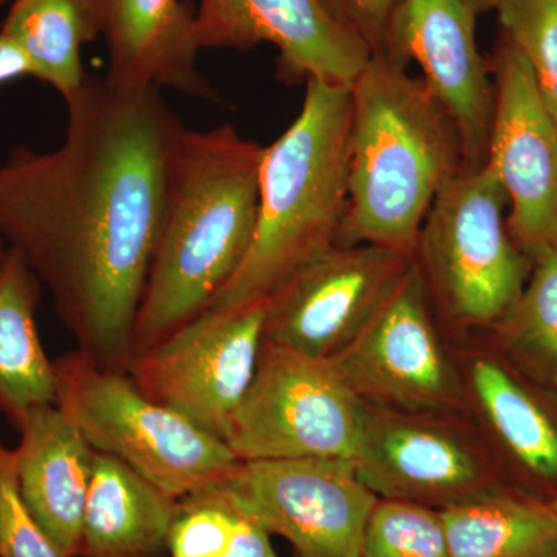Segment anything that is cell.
<instances>
[{"mask_svg": "<svg viewBox=\"0 0 557 557\" xmlns=\"http://www.w3.org/2000/svg\"><path fill=\"white\" fill-rule=\"evenodd\" d=\"M60 148L0 164V239L49 288L78 350L126 372L182 124L159 89L87 76Z\"/></svg>", "mask_w": 557, "mask_h": 557, "instance_id": "6da1fadb", "label": "cell"}, {"mask_svg": "<svg viewBox=\"0 0 557 557\" xmlns=\"http://www.w3.org/2000/svg\"><path fill=\"white\" fill-rule=\"evenodd\" d=\"M262 157L231 124L183 132L131 357L208 310L239 271L258 225Z\"/></svg>", "mask_w": 557, "mask_h": 557, "instance_id": "7a4b0ae2", "label": "cell"}, {"mask_svg": "<svg viewBox=\"0 0 557 557\" xmlns=\"http://www.w3.org/2000/svg\"><path fill=\"white\" fill-rule=\"evenodd\" d=\"M350 91L348 205L336 245L412 259L435 197L465 170L460 135L423 78L387 54H372Z\"/></svg>", "mask_w": 557, "mask_h": 557, "instance_id": "3957f363", "label": "cell"}, {"mask_svg": "<svg viewBox=\"0 0 557 557\" xmlns=\"http://www.w3.org/2000/svg\"><path fill=\"white\" fill-rule=\"evenodd\" d=\"M350 121V87L307 81L299 115L263 148L247 258L208 309L269 299L296 270L335 247L348 205Z\"/></svg>", "mask_w": 557, "mask_h": 557, "instance_id": "277c9868", "label": "cell"}, {"mask_svg": "<svg viewBox=\"0 0 557 557\" xmlns=\"http://www.w3.org/2000/svg\"><path fill=\"white\" fill-rule=\"evenodd\" d=\"M507 207L504 186L485 164L450 180L421 225L412 265L450 344L493 327L533 271L509 236Z\"/></svg>", "mask_w": 557, "mask_h": 557, "instance_id": "5b68a950", "label": "cell"}, {"mask_svg": "<svg viewBox=\"0 0 557 557\" xmlns=\"http://www.w3.org/2000/svg\"><path fill=\"white\" fill-rule=\"evenodd\" d=\"M57 405L97 453L183 498L236 467L222 438L146 397L123 370L102 368L81 350L53 359Z\"/></svg>", "mask_w": 557, "mask_h": 557, "instance_id": "8992f818", "label": "cell"}, {"mask_svg": "<svg viewBox=\"0 0 557 557\" xmlns=\"http://www.w3.org/2000/svg\"><path fill=\"white\" fill-rule=\"evenodd\" d=\"M354 463L376 496L438 511L508 483L463 410L392 409L362 403Z\"/></svg>", "mask_w": 557, "mask_h": 557, "instance_id": "52a82bcc", "label": "cell"}, {"mask_svg": "<svg viewBox=\"0 0 557 557\" xmlns=\"http://www.w3.org/2000/svg\"><path fill=\"white\" fill-rule=\"evenodd\" d=\"M359 401L329 359L262 339L258 368L225 443L237 460H354Z\"/></svg>", "mask_w": 557, "mask_h": 557, "instance_id": "ba28073f", "label": "cell"}, {"mask_svg": "<svg viewBox=\"0 0 557 557\" xmlns=\"http://www.w3.org/2000/svg\"><path fill=\"white\" fill-rule=\"evenodd\" d=\"M242 515L284 537L298 557H359L379 496L350 458L237 461L214 483Z\"/></svg>", "mask_w": 557, "mask_h": 557, "instance_id": "9c48e42d", "label": "cell"}, {"mask_svg": "<svg viewBox=\"0 0 557 557\" xmlns=\"http://www.w3.org/2000/svg\"><path fill=\"white\" fill-rule=\"evenodd\" d=\"M267 302L205 310L131 357L127 375L146 397L225 442L258 368Z\"/></svg>", "mask_w": 557, "mask_h": 557, "instance_id": "30bf717a", "label": "cell"}, {"mask_svg": "<svg viewBox=\"0 0 557 557\" xmlns=\"http://www.w3.org/2000/svg\"><path fill=\"white\" fill-rule=\"evenodd\" d=\"M329 361L364 405L465 412L453 347L413 265L361 332Z\"/></svg>", "mask_w": 557, "mask_h": 557, "instance_id": "8fae6325", "label": "cell"}, {"mask_svg": "<svg viewBox=\"0 0 557 557\" xmlns=\"http://www.w3.org/2000/svg\"><path fill=\"white\" fill-rule=\"evenodd\" d=\"M487 65L494 113L486 166L507 193L509 236L534 263L557 248V124L525 57L502 30Z\"/></svg>", "mask_w": 557, "mask_h": 557, "instance_id": "7c38bea8", "label": "cell"}, {"mask_svg": "<svg viewBox=\"0 0 557 557\" xmlns=\"http://www.w3.org/2000/svg\"><path fill=\"white\" fill-rule=\"evenodd\" d=\"M412 259L376 245L332 247L271 293L263 339L330 359L350 343L408 273Z\"/></svg>", "mask_w": 557, "mask_h": 557, "instance_id": "4fadbf2b", "label": "cell"}, {"mask_svg": "<svg viewBox=\"0 0 557 557\" xmlns=\"http://www.w3.org/2000/svg\"><path fill=\"white\" fill-rule=\"evenodd\" d=\"M494 0H401L388 25L392 60L417 62L424 83L460 135L465 171L485 166L494 113V84L480 54L479 17Z\"/></svg>", "mask_w": 557, "mask_h": 557, "instance_id": "5bb4252c", "label": "cell"}, {"mask_svg": "<svg viewBox=\"0 0 557 557\" xmlns=\"http://www.w3.org/2000/svg\"><path fill=\"white\" fill-rule=\"evenodd\" d=\"M465 412L505 479L552 502L557 498V397L531 380L485 333L450 344ZM509 483V482H508Z\"/></svg>", "mask_w": 557, "mask_h": 557, "instance_id": "9a60e30c", "label": "cell"}, {"mask_svg": "<svg viewBox=\"0 0 557 557\" xmlns=\"http://www.w3.org/2000/svg\"><path fill=\"white\" fill-rule=\"evenodd\" d=\"M196 38L200 50L271 44L278 78L287 84L324 79L351 87L372 57L321 0H200Z\"/></svg>", "mask_w": 557, "mask_h": 557, "instance_id": "2e32d148", "label": "cell"}, {"mask_svg": "<svg viewBox=\"0 0 557 557\" xmlns=\"http://www.w3.org/2000/svg\"><path fill=\"white\" fill-rule=\"evenodd\" d=\"M108 47L110 86L172 89L215 100L199 69L196 9L188 0H90Z\"/></svg>", "mask_w": 557, "mask_h": 557, "instance_id": "e0dca14e", "label": "cell"}, {"mask_svg": "<svg viewBox=\"0 0 557 557\" xmlns=\"http://www.w3.org/2000/svg\"><path fill=\"white\" fill-rule=\"evenodd\" d=\"M17 486L62 557H79L95 450L58 405L30 410L16 428Z\"/></svg>", "mask_w": 557, "mask_h": 557, "instance_id": "ac0fdd59", "label": "cell"}, {"mask_svg": "<svg viewBox=\"0 0 557 557\" xmlns=\"http://www.w3.org/2000/svg\"><path fill=\"white\" fill-rule=\"evenodd\" d=\"M180 498L123 461L95 453L79 557H161Z\"/></svg>", "mask_w": 557, "mask_h": 557, "instance_id": "d6986e66", "label": "cell"}, {"mask_svg": "<svg viewBox=\"0 0 557 557\" xmlns=\"http://www.w3.org/2000/svg\"><path fill=\"white\" fill-rule=\"evenodd\" d=\"M40 292L36 274L7 248L0 263V412L14 428L30 410L57 405L54 361L36 321Z\"/></svg>", "mask_w": 557, "mask_h": 557, "instance_id": "ffe728a7", "label": "cell"}, {"mask_svg": "<svg viewBox=\"0 0 557 557\" xmlns=\"http://www.w3.org/2000/svg\"><path fill=\"white\" fill-rule=\"evenodd\" d=\"M449 557H557L552 502L507 485L443 509Z\"/></svg>", "mask_w": 557, "mask_h": 557, "instance_id": "44dd1931", "label": "cell"}, {"mask_svg": "<svg viewBox=\"0 0 557 557\" xmlns=\"http://www.w3.org/2000/svg\"><path fill=\"white\" fill-rule=\"evenodd\" d=\"M0 33L30 64L33 78L69 101L86 83L81 49L100 36L90 0H13Z\"/></svg>", "mask_w": 557, "mask_h": 557, "instance_id": "7402d4cb", "label": "cell"}, {"mask_svg": "<svg viewBox=\"0 0 557 557\" xmlns=\"http://www.w3.org/2000/svg\"><path fill=\"white\" fill-rule=\"evenodd\" d=\"M485 335L516 368L557 397V248L534 262L515 306Z\"/></svg>", "mask_w": 557, "mask_h": 557, "instance_id": "603a6c76", "label": "cell"}, {"mask_svg": "<svg viewBox=\"0 0 557 557\" xmlns=\"http://www.w3.org/2000/svg\"><path fill=\"white\" fill-rule=\"evenodd\" d=\"M359 557H449L442 511L380 497L370 512Z\"/></svg>", "mask_w": 557, "mask_h": 557, "instance_id": "cb8c5ba5", "label": "cell"}, {"mask_svg": "<svg viewBox=\"0 0 557 557\" xmlns=\"http://www.w3.org/2000/svg\"><path fill=\"white\" fill-rule=\"evenodd\" d=\"M498 30L533 70L539 90L557 124V0H494Z\"/></svg>", "mask_w": 557, "mask_h": 557, "instance_id": "d4e9b609", "label": "cell"}, {"mask_svg": "<svg viewBox=\"0 0 557 557\" xmlns=\"http://www.w3.org/2000/svg\"><path fill=\"white\" fill-rule=\"evenodd\" d=\"M240 512L214 485L180 498L172 522L171 557H225Z\"/></svg>", "mask_w": 557, "mask_h": 557, "instance_id": "484cf974", "label": "cell"}, {"mask_svg": "<svg viewBox=\"0 0 557 557\" xmlns=\"http://www.w3.org/2000/svg\"><path fill=\"white\" fill-rule=\"evenodd\" d=\"M0 557H62L22 500L14 449L0 435Z\"/></svg>", "mask_w": 557, "mask_h": 557, "instance_id": "4316f807", "label": "cell"}, {"mask_svg": "<svg viewBox=\"0 0 557 557\" xmlns=\"http://www.w3.org/2000/svg\"><path fill=\"white\" fill-rule=\"evenodd\" d=\"M399 2L401 0H321L333 20L357 36L372 54L386 51L388 25Z\"/></svg>", "mask_w": 557, "mask_h": 557, "instance_id": "83f0119b", "label": "cell"}, {"mask_svg": "<svg viewBox=\"0 0 557 557\" xmlns=\"http://www.w3.org/2000/svg\"><path fill=\"white\" fill-rule=\"evenodd\" d=\"M225 557H277V555L271 544L269 531L240 512L239 522L234 530L233 541Z\"/></svg>", "mask_w": 557, "mask_h": 557, "instance_id": "f1b7e54d", "label": "cell"}, {"mask_svg": "<svg viewBox=\"0 0 557 557\" xmlns=\"http://www.w3.org/2000/svg\"><path fill=\"white\" fill-rule=\"evenodd\" d=\"M22 76H33L30 64L20 49L0 33V86Z\"/></svg>", "mask_w": 557, "mask_h": 557, "instance_id": "f546056e", "label": "cell"}, {"mask_svg": "<svg viewBox=\"0 0 557 557\" xmlns=\"http://www.w3.org/2000/svg\"><path fill=\"white\" fill-rule=\"evenodd\" d=\"M3 247H5V244H3V240L0 239V263H2L3 256H5L7 252V248Z\"/></svg>", "mask_w": 557, "mask_h": 557, "instance_id": "4dcf8cb0", "label": "cell"}, {"mask_svg": "<svg viewBox=\"0 0 557 557\" xmlns=\"http://www.w3.org/2000/svg\"><path fill=\"white\" fill-rule=\"evenodd\" d=\"M11 2H13V0H0V7L7 5V3L10 5Z\"/></svg>", "mask_w": 557, "mask_h": 557, "instance_id": "1f68e13d", "label": "cell"}, {"mask_svg": "<svg viewBox=\"0 0 557 557\" xmlns=\"http://www.w3.org/2000/svg\"><path fill=\"white\" fill-rule=\"evenodd\" d=\"M552 505H553V507H555V509L557 511V498H555V500H552Z\"/></svg>", "mask_w": 557, "mask_h": 557, "instance_id": "d6a6232c", "label": "cell"}, {"mask_svg": "<svg viewBox=\"0 0 557 557\" xmlns=\"http://www.w3.org/2000/svg\"><path fill=\"white\" fill-rule=\"evenodd\" d=\"M293 557H298V556H293Z\"/></svg>", "mask_w": 557, "mask_h": 557, "instance_id": "836d02e7", "label": "cell"}]
</instances>
